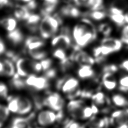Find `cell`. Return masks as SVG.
<instances>
[{"mask_svg": "<svg viewBox=\"0 0 128 128\" xmlns=\"http://www.w3.org/2000/svg\"><path fill=\"white\" fill-rule=\"evenodd\" d=\"M44 2L56 4L58 2V0H44Z\"/></svg>", "mask_w": 128, "mask_h": 128, "instance_id": "51", "label": "cell"}, {"mask_svg": "<svg viewBox=\"0 0 128 128\" xmlns=\"http://www.w3.org/2000/svg\"><path fill=\"white\" fill-rule=\"evenodd\" d=\"M102 84L108 90H113L117 86V82L113 74L109 72H104L102 77Z\"/></svg>", "mask_w": 128, "mask_h": 128, "instance_id": "13", "label": "cell"}, {"mask_svg": "<svg viewBox=\"0 0 128 128\" xmlns=\"http://www.w3.org/2000/svg\"><path fill=\"white\" fill-rule=\"evenodd\" d=\"M7 38L8 40L14 46L20 44L24 40V36L22 32L18 29L8 32Z\"/></svg>", "mask_w": 128, "mask_h": 128, "instance_id": "16", "label": "cell"}, {"mask_svg": "<svg viewBox=\"0 0 128 128\" xmlns=\"http://www.w3.org/2000/svg\"><path fill=\"white\" fill-rule=\"evenodd\" d=\"M118 82L122 90L124 91L128 90V75H126L121 77Z\"/></svg>", "mask_w": 128, "mask_h": 128, "instance_id": "37", "label": "cell"}, {"mask_svg": "<svg viewBox=\"0 0 128 128\" xmlns=\"http://www.w3.org/2000/svg\"><path fill=\"white\" fill-rule=\"evenodd\" d=\"M121 40L123 43L128 45V25L124 26L122 30Z\"/></svg>", "mask_w": 128, "mask_h": 128, "instance_id": "39", "label": "cell"}, {"mask_svg": "<svg viewBox=\"0 0 128 128\" xmlns=\"http://www.w3.org/2000/svg\"><path fill=\"white\" fill-rule=\"evenodd\" d=\"M79 87V82L75 78L70 77L66 80L61 85L62 92L68 95L74 94Z\"/></svg>", "mask_w": 128, "mask_h": 128, "instance_id": "11", "label": "cell"}, {"mask_svg": "<svg viewBox=\"0 0 128 128\" xmlns=\"http://www.w3.org/2000/svg\"><path fill=\"white\" fill-rule=\"evenodd\" d=\"M62 14L73 18L78 17L80 15V10L72 5H66L63 6L60 10Z\"/></svg>", "mask_w": 128, "mask_h": 128, "instance_id": "21", "label": "cell"}, {"mask_svg": "<svg viewBox=\"0 0 128 128\" xmlns=\"http://www.w3.org/2000/svg\"><path fill=\"white\" fill-rule=\"evenodd\" d=\"M124 18H125L126 22L128 24V12H127L124 15Z\"/></svg>", "mask_w": 128, "mask_h": 128, "instance_id": "52", "label": "cell"}, {"mask_svg": "<svg viewBox=\"0 0 128 128\" xmlns=\"http://www.w3.org/2000/svg\"><path fill=\"white\" fill-rule=\"evenodd\" d=\"M6 51V46L3 41L0 38V55L3 54Z\"/></svg>", "mask_w": 128, "mask_h": 128, "instance_id": "49", "label": "cell"}, {"mask_svg": "<svg viewBox=\"0 0 128 128\" xmlns=\"http://www.w3.org/2000/svg\"><path fill=\"white\" fill-rule=\"evenodd\" d=\"M94 102L96 104L101 106L104 104L106 101V98L104 94L102 92H98L93 94L92 96Z\"/></svg>", "mask_w": 128, "mask_h": 128, "instance_id": "28", "label": "cell"}, {"mask_svg": "<svg viewBox=\"0 0 128 128\" xmlns=\"http://www.w3.org/2000/svg\"><path fill=\"white\" fill-rule=\"evenodd\" d=\"M112 100L113 104L118 107H125L128 106V100L125 96L119 94L112 95Z\"/></svg>", "mask_w": 128, "mask_h": 128, "instance_id": "26", "label": "cell"}, {"mask_svg": "<svg viewBox=\"0 0 128 128\" xmlns=\"http://www.w3.org/2000/svg\"><path fill=\"white\" fill-rule=\"evenodd\" d=\"M44 104L51 110L57 112H60L63 108L64 102L61 96L56 93L53 92L48 94L44 100Z\"/></svg>", "mask_w": 128, "mask_h": 128, "instance_id": "7", "label": "cell"}, {"mask_svg": "<svg viewBox=\"0 0 128 128\" xmlns=\"http://www.w3.org/2000/svg\"><path fill=\"white\" fill-rule=\"evenodd\" d=\"M1 24L8 31L10 32L15 30L16 28L17 22L16 20L11 17L2 19L0 22Z\"/></svg>", "mask_w": 128, "mask_h": 128, "instance_id": "25", "label": "cell"}, {"mask_svg": "<svg viewBox=\"0 0 128 128\" xmlns=\"http://www.w3.org/2000/svg\"><path fill=\"white\" fill-rule=\"evenodd\" d=\"M26 85L37 90L46 89L49 86L48 78L42 76H38L32 74L27 76L25 79Z\"/></svg>", "mask_w": 128, "mask_h": 128, "instance_id": "6", "label": "cell"}, {"mask_svg": "<svg viewBox=\"0 0 128 128\" xmlns=\"http://www.w3.org/2000/svg\"><path fill=\"white\" fill-rule=\"evenodd\" d=\"M110 17L112 21L118 26H122L126 22L124 16L122 14H110Z\"/></svg>", "mask_w": 128, "mask_h": 128, "instance_id": "30", "label": "cell"}, {"mask_svg": "<svg viewBox=\"0 0 128 128\" xmlns=\"http://www.w3.org/2000/svg\"><path fill=\"white\" fill-rule=\"evenodd\" d=\"M41 128V127H40V128Z\"/></svg>", "mask_w": 128, "mask_h": 128, "instance_id": "54", "label": "cell"}, {"mask_svg": "<svg viewBox=\"0 0 128 128\" xmlns=\"http://www.w3.org/2000/svg\"><path fill=\"white\" fill-rule=\"evenodd\" d=\"M122 40L112 38H104L101 44L99 46L100 52L104 56L120 50L122 47Z\"/></svg>", "mask_w": 128, "mask_h": 128, "instance_id": "5", "label": "cell"}, {"mask_svg": "<svg viewBox=\"0 0 128 128\" xmlns=\"http://www.w3.org/2000/svg\"><path fill=\"white\" fill-rule=\"evenodd\" d=\"M9 90L8 86L4 82H0V99L5 100L8 98Z\"/></svg>", "mask_w": 128, "mask_h": 128, "instance_id": "31", "label": "cell"}, {"mask_svg": "<svg viewBox=\"0 0 128 128\" xmlns=\"http://www.w3.org/2000/svg\"><path fill=\"white\" fill-rule=\"evenodd\" d=\"M89 124L90 128H102L105 125V121L101 118L94 119Z\"/></svg>", "mask_w": 128, "mask_h": 128, "instance_id": "34", "label": "cell"}, {"mask_svg": "<svg viewBox=\"0 0 128 128\" xmlns=\"http://www.w3.org/2000/svg\"><path fill=\"white\" fill-rule=\"evenodd\" d=\"M21 0V1H22L24 2H28L30 1L31 0Z\"/></svg>", "mask_w": 128, "mask_h": 128, "instance_id": "53", "label": "cell"}, {"mask_svg": "<svg viewBox=\"0 0 128 128\" xmlns=\"http://www.w3.org/2000/svg\"><path fill=\"white\" fill-rule=\"evenodd\" d=\"M77 74L80 78L85 80L92 78L94 75V71L92 66L83 64L78 69Z\"/></svg>", "mask_w": 128, "mask_h": 128, "instance_id": "17", "label": "cell"}, {"mask_svg": "<svg viewBox=\"0 0 128 128\" xmlns=\"http://www.w3.org/2000/svg\"><path fill=\"white\" fill-rule=\"evenodd\" d=\"M52 110H44L40 112L37 115L36 121L42 126H50L58 120V114Z\"/></svg>", "mask_w": 128, "mask_h": 128, "instance_id": "8", "label": "cell"}, {"mask_svg": "<svg viewBox=\"0 0 128 128\" xmlns=\"http://www.w3.org/2000/svg\"><path fill=\"white\" fill-rule=\"evenodd\" d=\"M4 65V76L8 77H13L16 74V65L8 59L3 60Z\"/></svg>", "mask_w": 128, "mask_h": 128, "instance_id": "20", "label": "cell"}, {"mask_svg": "<svg viewBox=\"0 0 128 128\" xmlns=\"http://www.w3.org/2000/svg\"><path fill=\"white\" fill-rule=\"evenodd\" d=\"M67 128H82L80 126V125L79 124L76 122H72L68 124Z\"/></svg>", "mask_w": 128, "mask_h": 128, "instance_id": "48", "label": "cell"}, {"mask_svg": "<svg viewBox=\"0 0 128 128\" xmlns=\"http://www.w3.org/2000/svg\"><path fill=\"white\" fill-rule=\"evenodd\" d=\"M12 128H30L29 120L24 117H17L14 119Z\"/></svg>", "mask_w": 128, "mask_h": 128, "instance_id": "24", "label": "cell"}, {"mask_svg": "<svg viewBox=\"0 0 128 128\" xmlns=\"http://www.w3.org/2000/svg\"><path fill=\"white\" fill-rule=\"evenodd\" d=\"M44 45V42L42 38L36 36L28 37L25 42V46L28 50L42 48Z\"/></svg>", "mask_w": 128, "mask_h": 128, "instance_id": "15", "label": "cell"}, {"mask_svg": "<svg viewBox=\"0 0 128 128\" xmlns=\"http://www.w3.org/2000/svg\"><path fill=\"white\" fill-rule=\"evenodd\" d=\"M126 3L124 0H116L114 2L112 6L122 10V9L126 6Z\"/></svg>", "mask_w": 128, "mask_h": 128, "instance_id": "40", "label": "cell"}, {"mask_svg": "<svg viewBox=\"0 0 128 128\" xmlns=\"http://www.w3.org/2000/svg\"><path fill=\"white\" fill-rule=\"evenodd\" d=\"M4 65L2 60H0V76H4Z\"/></svg>", "mask_w": 128, "mask_h": 128, "instance_id": "50", "label": "cell"}, {"mask_svg": "<svg viewBox=\"0 0 128 128\" xmlns=\"http://www.w3.org/2000/svg\"><path fill=\"white\" fill-rule=\"evenodd\" d=\"M120 68L124 71L128 72V60H123L120 64Z\"/></svg>", "mask_w": 128, "mask_h": 128, "instance_id": "45", "label": "cell"}, {"mask_svg": "<svg viewBox=\"0 0 128 128\" xmlns=\"http://www.w3.org/2000/svg\"><path fill=\"white\" fill-rule=\"evenodd\" d=\"M40 20V16L36 14H30V16L26 20V27L30 31L36 32L38 30V24Z\"/></svg>", "mask_w": 128, "mask_h": 128, "instance_id": "19", "label": "cell"}, {"mask_svg": "<svg viewBox=\"0 0 128 128\" xmlns=\"http://www.w3.org/2000/svg\"><path fill=\"white\" fill-rule=\"evenodd\" d=\"M74 60L78 63L83 64L92 65L94 62V60L92 57L84 51H78L74 57Z\"/></svg>", "mask_w": 128, "mask_h": 128, "instance_id": "14", "label": "cell"}, {"mask_svg": "<svg viewBox=\"0 0 128 128\" xmlns=\"http://www.w3.org/2000/svg\"><path fill=\"white\" fill-rule=\"evenodd\" d=\"M37 6L36 2L34 0H31L30 1L28 2L26 6L30 10H34L36 8Z\"/></svg>", "mask_w": 128, "mask_h": 128, "instance_id": "41", "label": "cell"}, {"mask_svg": "<svg viewBox=\"0 0 128 128\" xmlns=\"http://www.w3.org/2000/svg\"><path fill=\"white\" fill-rule=\"evenodd\" d=\"M15 65L16 74L22 78H26L30 75L40 72L42 70L40 62L32 58H20Z\"/></svg>", "mask_w": 128, "mask_h": 128, "instance_id": "2", "label": "cell"}, {"mask_svg": "<svg viewBox=\"0 0 128 128\" xmlns=\"http://www.w3.org/2000/svg\"><path fill=\"white\" fill-rule=\"evenodd\" d=\"M102 0H88L87 6L92 10H98L102 5Z\"/></svg>", "mask_w": 128, "mask_h": 128, "instance_id": "36", "label": "cell"}, {"mask_svg": "<svg viewBox=\"0 0 128 128\" xmlns=\"http://www.w3.org/2000/svg\"><path fill=\"white\" fill-rule=\"evenodd\" d=\"M28 52L30 58L36 60H42L45 58L47 56L46 51L42 48L28 50Z\"/></svg>", "mask_w": 128, "mask_h": 128, "instance_id": "22", "label": "cell"}, {"mask_svg": "<svg viewBox=\"0 0 128 128\" xmlns=\"http://www.w3.org/2000/svg\"><path fill=\"white\" fill-rule=\"evenodd\" d=\"M112 120L116 128H128V108L115 111Z\"/></svg>", "mask_w": 128, "mask_h": 128, "instance_id": "9", "label": "cell"}, {"mask_svg": "<svg viewBox=\"0 0 128 128\" xmlns=\"http://www.w3.org/2000/svg\"><path fill=\"white\" fill-rule=\"evenodd\" d=\"M56 4H54L44 2V4L42 10V14L44 16L46 15H50V14L56 8Z\"/></svg>", "mask_w": 128, "mask_h": 128, "instance_id": "32", "label": "cell"}, {"mask_svg": "<svg viewBox=\"0 0 128 128\" xmlns=\"http://www.w3.org/2000/svg\"><path fill=\"white\" fill-rule=\"evenodd\" d=\"M10 112L7 106L0 104V128H2L8 119Z\"/></svg>", "mask_w": 128, "mask_h": 128, "instance_id": "27", "label": "cell"}, {"mask_svg": "<svg viewBox=\"0 0 128 128\" xmlns=\"http://www.w3.org/2000/svg\"><path fill=\"white\" fill-rule=\"evenodd\" d=\"M75 4L78 6H87L88 0H74Z\"/></svg>", "mask_w": 128, "mask_h": 128, "instance_id": "46", "label": "cell"}, {"mask_svg": "<svg viewBox=\"0 0 128 128\" xmlns=\"http://www.w3.org/2000/svg\"><path fill=\"white\" fill-rule=\"evenodd\" d=\"M53 56L59 60L61 62L68 59L66 50L62 48H56V49L54 51Z\"/></svg>", "mask_w": 128, "mask_h": 128, "instance_id": "29", "label": "cell"}, {"mask_svg": "<svg viewBox=\"0 0 128 128\" xmlns=\"http://www.w3.org/2000/svg\"><path fill=\"white\" fill-rule=\"evenodd\" d=\"M15 17L20 20H26L30 15L29 10L25 6L18 5L14 10Z\"/></svg>", "mask_w": 128, "mask_h": 128, "instance_id": "18", "label": "cell"}, {"mask_svg": "<svg viewBox=\"0 0 128 128\" xmlns=\"http://www.w3.org/2000/svg\"><path fill=\"white\" fill-rule=\"evenodd\" d=\"M85 106L81 100H71L67 104V110L70 114L74 118H80L82 110Z\"/></svg>", "mask_w": 128, "mask_h": 128, "instance_id": "10", "label": "cell"}, {"mask_svg": "<svg viewBox=\"0 0 128 128\" xmlns=\"http://www.w3.org/2000/svg\"><path fill=\"white\" fill-rule=\"evenodd\" d=\"M11 4H12L10 0H0V7L8 6Z\"/></svg>", "mask_w": 128, "mask_h": 128, "instance_id": "47", "label": "cell"}, {"mask_svg": "<svg viewBox=\"0 0 128 128\" xmlns=\"http://www.w3.org/2000/svg\"><path fill=\"white\" fill-rule=\"evenodd\" d=\"M74 39L78 47H84L96 37L93 24L88 19L82 20V23L76 25L73 30Z\"/></svg>", "mask_w": 128, "mask_h": 128, "instance_id": "1", "label": "cell"}, {"mask_svg": "<svg viewBox=\"0 0 128 128\" xmlns=\"http://www.w3.org/2000/svg\"><path fill=\"white\" fill-rule=\"evenodd\" d=\"M59 24L58 18L50 15L44 16L39 26L42 36L44 38H48L52 36L58 30Z\"/></svg>", "mask_w": 128, "mask_h": 128, "instance_id": "4", "label": "cell"}, {"mask_svg": "<svg viewBox=\"0 0 128 128\" xmlns=\"http://www.w3.org/2000/svg\"><path fill=\"white\" fill-rule=\"evenodd\" d=\"M110 14H123V10L118 8L116 7L112 6L110 9Z\"/></svg>", "mask_w": 128, "mask_h": 128, "instance_id": "42", "label": "cell"}, {"mask_svg": "<svg viewBox=\"0 0 128 128\" xmlns=\"http://www.w3.org/2000/svg\"><path fill=\"white\" fill-rule=\"evenodd\" d=\"M118 68L116 66L114 65H110L105 68L104 72H109L113 73L114 72H116Z\"/></svg>", "mask_w": 128, "mask_h": 128, "instance_id": "44", "label": "cell"}, {"mask_svg": "<svg viewBox=\"0 0 128 128\" xmlns=\"http://www.w3.org/2000/svg\"><path fill=\"white\" fill-rule=\"evenodd\" d=\"M32 103L27 97L18 96L10 99L7 107L10 112L18 115H26L30 112L32 108Z\"/></svg>", "mask_w": 128, "mask_h": 128, "instance_id": "3", "label": "cell"}, {"mask_svg": "<svg viewBox=\"0 0 128 128\" xmlns=\"http://www.w3.org/2000/svg\"><path fill=\"white\" fill-rule=\"evenodd\" d=\"M98 110V108L95 105H92L90 106H85L82 110L80 119H88L91 118L94 114L96 113Z\"/></svg>", "mask_w": 128, "mask_h": 128, "instance_id": "23", "label": "cell"}, {"mask_svg": "<svg viewBox=\"0 0 128 128\" xmlns=\"http://www.w3.org/2000/svg\"><path fill=\"white\" fill-rule=\"evenodd\" d=\"M98 30L101 33H102V34L107 36L110 34L112 32V28L108 24L104 23L100 25Z\"/></svg>", "mask_w": 128, "mask_h": 128, "instance_id": "35", "label": "cell"}, {"mask_svg": "<svg viewBox=\"0 0 128 128\" xmlns=\"http://www.w3.org/2000/svg\"><path fill=\"white\" fill-rule=\"evenodd\" d=\"M71 44V39L66 34H62L57 36L52 40V45L56 48H60L64 50L68 48Z\"/></svg>", "mask_w": 128, "mask_h": 128, "instance_id": "12", "label": "cell"}, {"mask_svg": "<svg viewBox=\"0 0 128 128\" xmlns=\"http://www.w3.org/2000/svg\"><path fill=\"white\" fill-rule=\"evenodd\" d=\"M89 15L92 19L99 20L103 19L106 16V14L104 11L96 10H92V11L90 14Z\"/></svg>", "mask_w": 128, "mask_h": 128, "instance_id": "33", "label": "cell"}, {"mask_svg": "<svg viewBox=\"0 0 128 128\" xmlns=\"http://www.w3.org/2000/svg\"><path fill=\"white\" fill-rule=\"evenodd\" d=\"M56 72L54 70V69H52V68H50L49 70H46V78H53L54 76H56Z\"/></svg>", "mask_w": 128, "mask_h": 128, "instance_id": "43", "label": "cell"}, {"mask_svg": "<svg viewBox=\"0 0 128 128\" xmlns=\"http://www.w3.org/2000/svg\"><path fill=\"white\" fill-rule=\"evenodd\" d=\"M42 66V70H47L51 68L52 64V60L50 58H45L40 62Z\"/></svg>", "mask_w": 128, "mask_h": 128, "instance_id": "38", "label": "cell"}]
</instances>
